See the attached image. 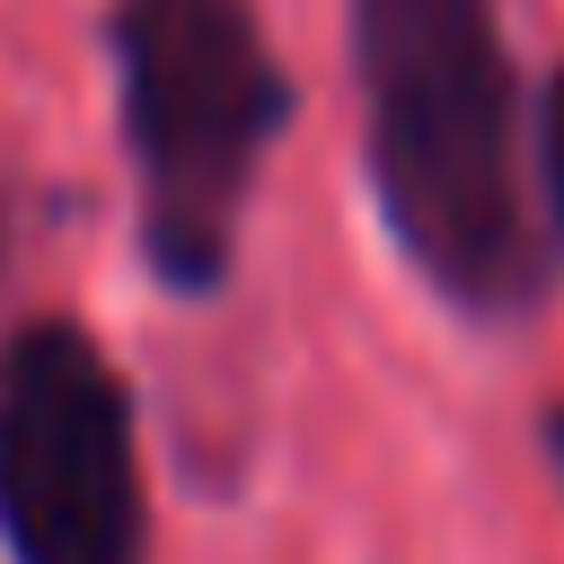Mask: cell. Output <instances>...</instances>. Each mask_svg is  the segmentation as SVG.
<instances>
[{
  "label": "cell",
  "instance_id": "cell-4",
  "mask_svg": "<svg viewBox=\"0 0 564 564\" xmlns=\"http://www.w3.org/2000/svg\"><path fill=\"white\" fill-rule=\"evenodd\" d=\"M538 150H546V194H555V220H564V70H555V88H546V132H538Z\"/></svg>",
  "mask_w": 564,
  "mask_h": 564
},
{
  "label": "cell",
  "instance_id": "cell-5",
  "mask_svg": "<svg viewBox=\"0 0 564 564\" xmlns=\"http://www.w3.org/2000/svg\"><path fill=\"white\" fill-rule=\"evenodd\" d=\"M546 449H555V467H564V405L546 414Z\"/></svg>",
  "mask_w": 564,
  "mask_h": 564
},
{
  "label": "cell",
  "instance_id": "cell-1",
  "mask_svg": "<svg viewBox=\"0 0 564 564\" xmlns=\"http://www.w3.org/2000/svg\"><path fill=\"white\" fill-rule=\"evenodd\" d=\"M370 185L414 273L467 317H520L546 247L520 194V97L494 0H352Z\"/></svg>",
  "mask_w": 564,
  "mask_h": 564
},
{
  "label": "cell",
  "instance_id": "cell-3",
  "mask_svg": "<svg viewBox=\"0 0 564 564\" xmlns=\"http://www.w3.org/2000/svg\"><path fill=\"white\" fill-rule=\"evenodd\" d=\"M0 529L18 564H141L150 546L132 405L79 326H26L0 352Z\"/></svg>",
  "mask_w": 564,
  "mask_h": 564
},
{
  "label": "cell",
  "instance_id": "cell-2",
  "mask_svg": "<svg viewBox=\"0 0 564 564\" xmlns=\"http://www.w3.org/2000/svg\"><path fill=\"white\" fill-rule=\"evenodd\" d=\"M123 141L141 176V247L159 282L220 291L264 141L291 115L247 0H115Z\"/></svg>",
  "mask_w": 564,
  "mask_h": 564
}]
</instances>
